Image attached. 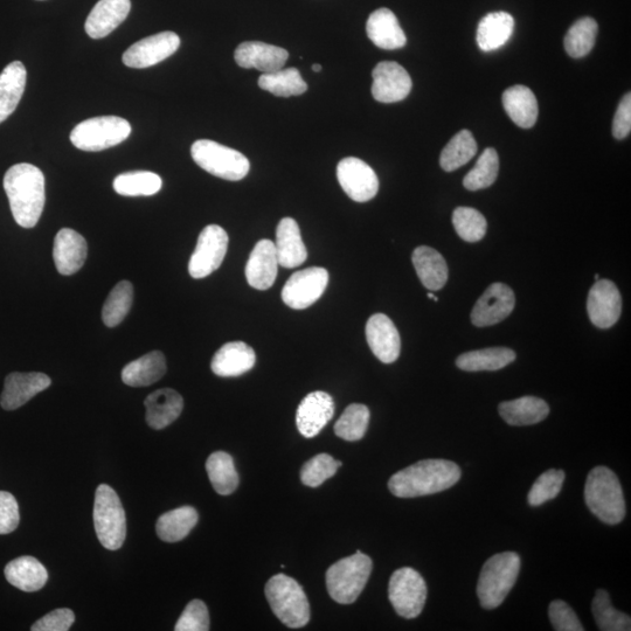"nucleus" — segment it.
Returning a JSON list of instances; mask_svg holds the SVG:
<instances>
[{
  "label": "nucleus",
  "instance_id": "f257e3e1",
  "mask_svg": "<svg viewBox=\"0 0 631 631\" xmlns=\"http://www.w3.org/2000/svg\"><path fill=\"white\" fill-rule=\"evenodd\" d=\"M4 190L16 223L24 228L36 226L46 201L44 173L32 164L13 165L5 173Z\"/></svg>",
  "mask_w": 631,
  "mask_h": 631
},
{
  "label": "nucleus",
  "instance_id": "f03ea898",
  "mask_svg": "<svg viewBox=\"0 0 631 631\" xmlns=\"http://www.w3.org/2000/svg\"><path fill=\"white\" fill-rule=\"evenodd\" d=\"M461 470L447 460H425L394 474L388 489L395 497L415 498L439 494L460 481Z\"/></svg>",
  "mask_w": 631,
  "mask_h": 631
},
{
  "label": "nucleus",
  "instance_id": "7ed1b4c3",
  "mask_svg": "<svg viewBox=\"0 0 631 631\" xmlns=\"http://www.w3.org/2000/svg\"><path fill=\"white\" fill-rule=\"evenodd\" d=\"M585 501L601 522L616 525L626 516V501L619 478L606 467H596L588 474Z\"/></svg>",
  "mask_w": 631,
  "mask_h": 631
},
{
  "label": "nucleus",
  "instance_id": "20e7f679",
  "mask_svg": "<svg viewBox=\"0 0 631 631\" xmlns=\"http://www.w3.org/2000/svg\"><path fill=\"white\" fill-rule=\"evenodd\" d=\"M520 557L515 552L498 553L484 564L477 584V596L484 609L502 605L516 585Z\"/></svg>",
  "mask_w": 631,
  "mask_h": 631
},
{
  "label": "nucleus",
  "instance_id": "39448f33",
  "mask_svg": "<svg viewBox=\"0 0 631 631\" xmlns=\"http://www.w3.org/2000/svg\"><path fill=\"white\" fill-rule=\"evenodd\" d=\"M270 607L289 628H302L310 621V606L303 588L288 575L277 574L266 585Z\"/></svg>",
  "mask_w": 631,
  "mask_h": 631
},
{
  "label": "nucleus",
  "instance_id": "423d86ee",
  "mask_svg": "<svg viewBox=\"0 0 631 631\" xmlns=\"http://www.w3.org/2000/svg\"><path fill=\"white\" fill-rule=\"evenodd\" d=\"M96 536L109 551L120 550L127 537V517L121 499L107 484L96 489L94 503Z\"/></svg>",
  "mask_w": 631,
  "mask_h": 631
},
{
  "label": "nucleus",
  "instance_id": "0eeeda50",
  "mask_svg": "<svg viewBox=\"0 0 631 631\" xmlns=\"http://www.w3.org/2000/svg\"><path fill=\"white\" fill-rule=\"evenodd\" d=\"M372 560L357 551L337 561L327 572V587L332 598L341 605H351L362 594L372 572Z\"/></svg>",
  "mask_w": 631,
  "mask_h": 631
},
{
  "label": "nucleus",
  "instance_id": "6e6552de",
  "mask_svg": "<svg viewBox=\"0 0 631 631\" xmlns=\"http://www.w3.org/2000/svg\"><path fill=\"white\" fill-rule=\"evenodd\" d=\"M191 155L201 169L230 182L244 179L251 169V163L241 152L210 140L194 142Z\"/></svg>",
  "mask_w": 631,
  "mask_h": 631
},
{
  "label": "nucleus",
  "instance_id": "1a4fd4ad",
  "mask_svg": "<svg viewBox=\"0 0 631 631\" xmlns=\"http://www.w3.org/2000/svg\"><path fill=\"white\" fill-rule=\"evenodd\" d=\"M131 126L119 116L93 117L81 122L71 133V142L82 151L97 152L128 140Z\"/></svg>",
  "mask_w": 631,
  "mask_h": 631
},
{
  "label": "nucleus",
  "instance_id": "9d476101",
  "mask_svg": "<svg viewBox=\"0 0 631 631\" xmlns=\"http://www.w3.org/2000/svg\"><path fill=\"white\" fill-rule=\"evenodd\" d=\"M388 598L398 615L405 619H415L425 607L426 582L413 568H400L391 577Z\"/></svg>",
  "mask_w": 631,
  "mask_h": 631
},
{
  "label": "nucleus",
  "instance_id": "9b49d317",
  "mask_svg": "<svg viewBox=\"0 0 631 631\" xmlns=\"http://www.w3.org/2000/svg\"><path fill=\"white\" fill-rule=\"evenodd\" d=\"M228 241L226 231L218 225H208L201 231L189 263L193 279H205L223 265Z\"/></svg>",
  "mask_w": 631,
  "mask_h": 631
},
{
  "label": "nucleus",
  "instance_id": "f8f14e48",
  "mask_svg": "<svg viewBox=\"0 0 631 631\" xmlns=\"http://www.w3.org/2000/svg\"><path fill=\"white\" fill-rule=\"evenodd\" d=\"M329 283L327 269L311 267L290 276L282 290V300L289 308L303 310L316 303Z\"/></svg>",
  "mask_w": 631,
  "mask_h": 631
},
{
  "label": "nucleus",
  "instance_id": "ddd939ff",
  "mask_svg": "<svg viewBox=\"0 0 631 631\" xmlns=\"http://www.w3.org/2000/svg\"><path fill=\"white\" fill-rule=\"evenodd\" d=\"M337 178L344 192L357 203H366L377 196L379 179L371 166L362 159H342L337 166Z\"/></svg>",
  "mask_w": 631,
  "mask_h": 631
},
{
  "label": "nucleus",
  "instance_id": "4468645a",
  "mask_svg": "<svg viewBox=\"0 0 631 631\" xmlns=\"http://www.w3.org/2000/svg\"><path fill=\"white\" fill-rule=\"evenodd\" d=\"M180 38L175 32H161L137 41L123 54V64L143 69L159 64L178 51Z\"/></svg>",
  "mask_w": 631,
  "mask_h": 631
},
{
  "label": "nucleus",
  "instance_id": "2eb2a0df",
  "mask_svg": "<svg viewBox=\"0 0 631 631\" xmlns=\"http://www.w3.org/2000/svg\"><path fill=\"white\" fill-rule=\"evenodd\" d=\"M516 298L512 289L503 283H494L484 291L471 312V322L478 328L501 323L515 309Z\"/></svg>",
  "mask_w": 631,
  "mask_h": 631
},
{
  "label": "nucleus",
  "instance_id": "dca6fc26",
  "mask_svg": "<svg viewBox=\"0 0 631 631\" xmlns=\"http://www.w3.org/2000/svg\"><path fill=\"white\" fill-rule=\"evenodd\" d=\"M372 78V95L378 102H400L411 93L413 86L411 76L398 62H379L373 69Z\"/></svg>",
  "mask_w": 631,
  "mask_h": 631
},
{
  "label": "nucleus",
  "instance_id": "f3484780",
  "mask_svg": "<svg viewBox=\"0 0 631 631\" xmlns=\"http://www.w3.org/2000/svg\"><path fill=\"white\" fill-rule=\"evenodd\" d=\"M587 311L596 328L609 329L620 320L622 298L614 282H595L588 294Z\"/></svg>",
  "mask_w": 631,
  "mask_h": 631
},
{
  "label": "nucleus",
  "instance_id": "a211bd4d",
  "mask_svg": "<svg viewBox=\"0 0 631 631\" xmlns=\"http://www.w3.org/2000/svg\"><path fill=\"white\" fill-rule=\"evenodd\" d=\"M335 414V401L322 391L305 397L296 412V426L304 438L312 439L322 432Z\"/></svg>",
  "mask_w": 631,
  "mask_h": 631
},
{
  "label": "nucleus",
  "instance_id": "6ab92c4d",
  "mask_svg": "<svg viewBox=\"0 0 631 631\" xmlns=\"http://www.w3.org/2000/svg\"><path fill=\"white\" fill-rule=\"evenodd\" d=\"M51 384V378L44 373L13 372L5 379L0 405L5 411H15L36 397L37 394L47 390Z\"/></svg>",
  "mask_w": 631,
  "mask_h": 631
},
{
  "label": "nucleus",
  "instance_id": "aec40b11",
  "mask_svg": "<svg viewBox=\"0 0 631 631\" xmlns=\"http://www.w3.org/2000/svg\"><path fill=\"white\" fill-rule=\"evenodd\" d=\"M365 331L367 343L381 363L392 364L399 358L401 339L390 317L384 314L371 316Z\"/></svg>",
  "mask_w": 631,
  "mask_h": 631
},
{
  "label": "nucleus",
  "instance_id": "412c9836",
  "mask_svg": "<svg viewBox=\"0 0 631 631\" xmlns=\"http://www.w3.org/2000/svg\"><path fill=\"white\" fill-rule=\"evenodd\" d=\"M234 59L241 68L272 73L286 66L289 53L284 48L261 41H246L235 50Z\"/></svg>",
  "mask_w": 631,
  "mask_h": 631
},
{
  "label": "nucleus",
  "instance_id": "4be33fe9",
  "mask_svg": "<svg viewBox=\"0 0 631 631\" xmlns=\"http://www.w3.org/2000/svg\"><path fill=\"white\" fill-rule=\"evenodd\" d=\"M87 254V241L81 234L71 228H62L58 232L54 240L53 258L61 275L78 273L85 265Z\"/></svg>",
  "mask_w": 631,
  "mask_h": 631
},
{
  "label": "nucleus",
  "instance_id": "5701e85b",
  "mask_svg": "<svg viewBox=\"0 0 631 631\" xmlns=\"http://www.w3.org/2000/svg\"><path fill=\"white\" fill-rule=\"evenodd\" d=\"M279 260L273 241L260 240L255 245L246 266V279L249 286L258 290H267L275 283Z\"/></svg>",
  "mask_w": 631,
  "mask_h": 631
},
{
  "label": "nucleus",
  "instance_id": "b1692460",
  "mask_svg": "<svg viewBox=\"0 0 631 631\" xmlns=\"http://www.w3.org/2000/svg\"><path fill=\"white\" fill-rule=\"evenodd\" d=\"M130 0H100L86 20L90 38L102 39L113 33L129 16Z\"/></svg>",
  "mask_w": 631,
  "mask_h": 631
},
{
  "label": "nucleus",
  "instance_id": "393cba45",
  "mask_svg": "<svg viewBox=\"0 0 631 631\" xmlns=\"http://www.w3.org/2000/svg\"><path fill=\"white\" fill-rule=\"evenodd\" d=\"M277 260L283 268H296L303 265L308 259L307 247H305L300 226L293 218H283L276 230Z\"/></svg>",
  "mask_w": 631,
  "mask_h": 631
},
{
  "label": "nucleus",
  "instance_id": "a878e982",
  "mask_svg": "<svg viewBox=\"0 0 631 631\" xmlns=\"http://www.w3.org/2000/svg\"><path fill=\"white\" fill-rule=\"evenodd\" d=\"M256 362L255 351L244 342L227 343L217 351L211 369L218 377H239L251 371Z\"/></svg>",
  "mask_w": 631,
  "mask_h": 631
},
{
  "label": "nucleus",
  "instance_id": "bb28decb",
  "mask_svg": "<svg viewBox=\"0 0 631 631\" xmlns=\"http://www.w3.org/2000/svg\"><path fill=\"white\" fill-rule=\"evenodd\" d=\"M367 37L381 50L394 51L405 47L407 38L399 20L388 9H379L371 13L366 24Z\"/></svg>",
  "mask_w": 631,
  "mask_h": 631
},
{
  "label": "nucleus",
  "instance_id": "cd10ccee",
  "mask_svg": "<svg viewBox=\"0 0 631 631\" xmlns=\"http://www.w3.org/2000/svg\"><path fill=\"white\" fill-rule=\"evenodd\" d=\"M147 408V422L151 428L164 429L175 422L184 408L182 395L171 388H163L151 393L144 401Z\"/></svg>",
  "mask_w": 631,
  "mask_h": 631
},
{
  "label": "nucleus",
  "instance_id": "c85d7f7f",
  "mask_svg": "<svg viewBox=\"0 0 631 631\" xmlns=\"http://www.w3.org/2000/svg\"><path fill=\"white\" fill-rule=\"evenodd\" d=\"M27 72L20 61H13L0 74V123L16 112L25 92Z\"/></svg>",
  "mask_w": 631,
  "mask_h": 631
},
{
  "label": "nucleus",
  "instance_id": "c756f323",
  "mask_svg": "<svg viewBox=\"0 0 631 631\" xmlns=\"http://www.w3.org/2000/svg\"><path fill=\"white\" fill-rule=\"evenodd\" d=\"M506 114L518 127L530 129L538 120V101L532 90L525 86H513L503 93Z\"/></svg>",
  "mask_w": 631,
  "mask_h": 631
},
{
  "label": "nucleus",
  "instance_id": "7c9ffc66",
  "mask_svg": "<svg viewBox=\"0 0 631 631\" xmlns=\"http://www.w3.org/2000/svg\"><path fill=\"white\" fill-rule=\"evenodd\" d=\"M412 261L416 274L428 290L438 291L445 287L448 281V266L438 251L427 246L418 247L413 253Z\"/></svg>",
  "mask_w": 631,
  "mask_h": 631
},
{
  "label": "nucleus",
  "instance_id": "2f4dec72",
  "mask_svg": "<svg viewBox=\"0 0 631 631\" xmlns=\"http://www.w3.org/2000/svg\"><path fill=\"white\" fill-rule=\"evenodd\" d=\"M506 424L510 426H531L544 421L550 413V407L542 399L524 397L502 402L498 407Z\"/></svg>",
  "mask_w": 631,
  "mask_h": 631
},
{
  "label": "nucleus",
  "instance_id": "473e14b6",
  "mask_svg": "<svg viewBox=\"0 0 631 631\" xmlns=\"http://www.w3.org/2000/svg\"><path fill=\"white\" fill-rule=\"evenodd\" d=\"M4 573L12 586L23 592H37L48 580L45 566L38 559L29 556L10 561Z\"/></svg>",
  "mask_w": 631,
  "mask_h": 631
},
{
  "label": "nucleus",
  "instance_id": "72a5a7b5",
  "mask_svg": "<svg viewBox=\"0 0 631 631\" xmlns=\"http://www.w3.org/2000/svg\"><path fill=\"white\" fill-rule=\"evenodd\" d=\"M515 19L506 12H492L485 16L477 27V44L484 52L496 51L512 36Z\"/></svg>",
  "mask_w": 631,
  "mask_h": 631
},
{
  "label": "nucleus",
  "instance_id": "f704fd0d",
  "mask_svg": "<svg viewBox=\"0 0 631 631\" xmlns=\"http://www.w3.org/2000/svg\"><path fill=\"white\" fill-rule=\"evenodd\" d=\"M166 373V360L161 351H152L122 371L123 383L131 387H145L157 383Z\"/></svg>",
  "mask_w": 631,
  "mask_h": 631
},
{
  "label": "nucleus",
  "instance_id": "c9c22d12",
  "mask_svg": "<svg viewBox=\"0 0 631 631\" xmlns=\"http://www.w3.org/2000/svg\"><path fill=\"white\" fill-rule=\"evenodd\" d=\"M198 512L192 506H182L164 513L156 524L157 535L166 543H177L183 540L198 523Z\"/></svg>",
  "mask_w": 631,
  "mask_h": 631
},
{
  "label": "nucleus",
  "instance_id": "e433bc0d",
  "mask_svg": "<svg viewBox=\"0 0 631 631\" xmlns=\"http://www.w3.org/2000/svg\"><path fill=\"white\" fill-rule=\"evenodd\" d=\"M516 360V352L508 348H490L463 353L456 360L459 369L467 372L498 371Z\"/></svg>",
  "mask_w": 631,
  "mask_h": 631
},
{
  "label": "nucleus",
  "instance_id": "4c0bfd02",
  "mask_svg": "<svg viewBox=\"0 0 631 631\" xmlns=\"http://www.w3.org/2000/svg\"><path fill=\"white\" fill-rule=\"evenodd\" d=\"M208 478L219 495L228 496L237 490L239 475L230 454L213 453L206 462Z\"/></svg>",
  "mask_w": 631,
  "mask_h": 631
},
{
  "label": "nucleus",
  "instance_id": "58836bf2",
  "mask_svg": "<svg viewBox=\"0 0 631 631\" xmlns=\"http://www.w3.org/2000/svg\"><path fill=\"white\" fill-rule=\"evenodd\" d=\"M258 85L266 92L279 97L302 95L308 90L307 82L297 68L280 69L272 73H263Z\"/></svg>",
  "mask_w": 631,
  "mask_h": 631
},
{
  "label": "nucleus",
  "instance_id": "ea45409f",
  "mask_svg": "<svg viewBox=\"0 0 631 631\" xmlns=\"http://www.w3.org/2000/svg\"><path fill=\"white\" fill-rule=\"evenodd\" d=\"M113 185L124 197H150L161 191L163 182L154 172L133 171L117 176Z\"/></svg>",
  "mask_w": 631,
  "mask_h": 631
},
{
  "label": "nucleus",
  "instance_id": "a19ab883",
  "mask_svg": "<svg viewBox=\"0 0 631 631\" xmlns=\"http://www.w3.org/2000/svg\"><path fill=\"white\" fill-rule=\"evenodd\" d=\"M476 154L477 143L473 134L469 130H462L442 150L441 168L447 172H453L470 162Z\"/></svg>",
  "mask_w": 631,
  "mask_h": 631
},
{
  "label": "nucleus",
  "instance_id": "79ce46f5",
  "mask_svg": "<svg viewBox=\"0 0 631 631\" xmlns=\"http://www.w3.org/2000/svg\"><path fill=\"white\" fill-rule=\"evenodd\" d=\"M134 301V287L129 281L117 283L102 309V320L109 328L120 325Z\"/></svg>",
  "mask_w": 631,
  "mask_h": 631
},
{
  "label": "nucleus",
  "instance_id": "37998d69",
  "mask_svg": "<svg viewBox=\"0 0 631 631\" xmlns=\"http://www.w3.org/2000/svg\"><path fill=\"white\" fill-rule=\"evenodd\" d=\"M599 26L593 18H582L568 30L565 37V50L570 57H586L595 46Z\"/></svg>",
  "mask_w": 631,
  "mask_h": 631
},
{
  "label": "nucleus",
  "instance_id": "c03bdc74",
  "mask_svg": "<svg viewBox=\"0 0 631 631\" xmlns=\"http://www.w3.org/2000/svg\"><path fill=\"white\" fill-rule=\"evenodd\" d=\"M592 612L598 627L602 631H629L631 619L627 614L616 610L605 589H598L592 603Z\"/></svg>",
  "mask_w": 631,
  "mask_h": 631
},
{
  "label": "nucleus",
  "instance_id": "a18cd8bd",
  "mask_svg": "<svg viewBox=\"0 0 631 631\" xmlns=\"http://www.w3.org/2000/svg\"><path fill=\"white\" fill-rule=\"evenodd\" d=\"M370 416V409L365 405H350L336 422V435L345 441L362 440L369 427Z\"/></svg>",
  "mask_w": 631,
  "mask_h": 631
},
{
  "label": "nucleus",
  "instance_id": "49530a36",
  "mask_svg": "<svg viewBox=\"0 0 631 631\" xmlns=\"http://www.w3.org/2000/svg\"><path fill=\"white\" fill-rule=\"evenodd\" d=\"M499 171V158L497 151L488 148L466 177H464L463 185L469 191H478L487 189L496 182Z\"/></svg>",
  "mask_w": 631,
  "mask_h": 631
},
{
  "label": "nucleus",
  "instance_id": "de8ad7c7",
  "mask_svg": "<svg viewBox=\"0 0 631 631\" xmlns=\"http://www.w3.org/2000/svg\"><path fill=\"white\" fill-rule=\"evenodd\" d=\"M453 224L459 237L467 242L481 241L487 234V220L475 208H456L453 214Z\"/></svg>",
  "mask_w": 631,
  "mask_h": 631
},
{
  "label": "nucleus",
  "instance_id": "09e8293b",
  "mask_svg": "<svg viewBox=\"0 0 631 631\" xmlns=\"http://www.w3.org/2000/svg\"><path fill=\"white\" fill-rule=\"evenodd\" d=\"M342 464L341 461H336L334 457L328 454L312 457L302 468V483L310 488L320 487L321 484L337 473L338 468H341Z\"/></svg>",
  "mask_w": 631,
  "mask_h": 631
},
{
  "label": "nucleus",
  "instance_id": "8fccbe9b",
  "mask_svg": "<svg viewBox=\"0 0 631 631\" xmlns=\"http://www.w3.org/2000/svg\"><path fill=\"white\" fill-rule=\"evenodd\" d=\"M564 481L565 473L563 470H547L532 485L528 496L529 504L531 506H539L556 498L560 494L561 489H563Z\"/></svg>",
  "mask_w": 631,
  "mask_h": 631
},
{
  "label": "nucleus",
  "instance_id": "3c124183",
  "mask_svg": "<svg viewBox=\"0 0 631 631\" xmlns=\"http://www.w3.org/2000/svg\"><path fill=\"white\" fill-rule=\"evenodd\" d=\"M210 629V614L203 601L193 600L186 606L176 624V631H207Z\"/></svg>",
  "mask_w": 631,
  "mask_h": 631
},
{
  "label": "nucleus",
  "instance_id": "603ef678",
  "mask_svg": "<svg viewBox=\"0 0 631 631\" xmlns=\"http://www.w3.org/2000/svg\"><path fill=\"white\" fill-rule=\"evenodd\" d=\"M550 621L557 631H584L577 614L561 600L553 601L549 608Z\"/></svg>",
  "mask_w": 631,
  "mask_h": 631
},
{
  "label": "nucleus",
  "instance_id": "864d4df0",
  "mask_svg": "<svg viewBox=\"0 0 631 631\" xmlns=\"http://www.w3.org/2000/svg\"><path fill=\"white\" fill-rule=\"evenodd\" d=\"M19 522L17 499L8 491H0V535H9L15 531Z\"/></svg>",
  "mask_w": 631,
  "mask_h": 631
},
{
  "label": "nucleus",
  "instance_id": "5fc2aeb1",
  "mask_svg": "<svg viewBox=\"0 0 631 631\" xmlns=\"http://www.w3.org/2000/svg\"><path fill=\"white\" fill-rule=\"evenodd\" d=\"M75 615L71 609L60 608L41 617L31 627L32 631H67L71 629Z\"/></svg>",
  "mask_w": 631,
  "mask_h": 631
},
{
  "label": "nucleus",
  "instance_id": "6e6d98bb",
  "mask_svg": "<svg viewBox=\"0 0 631 631\" xmlns=\"http://www.w3.org/2000/svg\"><path fill=\"white\" fill-rule=\"evenodd\" d=\"M631 131V94L624 95L617 108L614 122L613 135L616 140H624Z\"/></svg>",
  "mask_w": 631,
  "mask_h": 631
},
{
  "label": "nucleus",
  "instance_id": "4d7b16f0",
  "mask_svg": "<svg viewBox=\"0 0 631 631\" xmlns=\"http://www.w3.org/2000/svg\"><path fill=\"white\" fill-rule=\"evenodd\" d=\"M312 71L320 73L322 71V66L320 64H314L312 65Z\"/></svg>",
  "mask_w": 631,
  "mask_h": 631
},
{
  "label": "nucleus",
  "instance_id": "13d9d810",
  "mask_svg": "<svg viewBox=\"0 0 631 631\" xmlns=\"http://www.w3.org/2000/svg\"><path fill=\"white\" fill-rule=\"evenodd\" d=\"M428 298L429 300H433L435 302H439V298H436L433 294L429 293L428 294Z\"/></svg>",
  "mask_w": 631,
  "mask_h": 631
}]
</instances>
